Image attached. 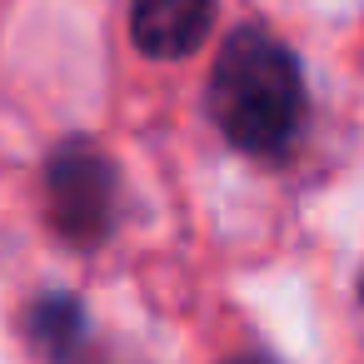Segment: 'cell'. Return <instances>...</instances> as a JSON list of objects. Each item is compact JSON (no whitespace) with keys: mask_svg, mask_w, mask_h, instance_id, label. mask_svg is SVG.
<instances>
[{"mask_svg":"<svg viewBox=\"0 0 364 364\" xmlns=\"http://www.w3.org/2000/svg\"><path fill=\"white\" fill-rule=\"evenodd\" d=\"M225 364H279L274 354H264V349H250V354H230Z\"/></svg>","mask_w":364,"mask_h":364,"instance_id":"cell-5","label":"cell"},{"mask_svg":"<svg viewBox=\"0 0 364 364\" xmlns=\"http://www.w3.org/2000/svg\"><path fill=\"white\" fill-rule=\"evenodd\" d=\"M120 210V175L110 155H100L90 140H65L46 165V215L55 235L75 250H95L115 235Z\"/></svg>","mask_w":364,"mask_h":364,"instance_id":"cell-2","label":"cell"},{"mask_svg":"<svg viewBox=\"0 0 364 364\" xmlns=\"http://www.w3.org/2000/svg\"><path fill=\"white\" fill-rule=\"evenodd\" d=\"M205 110L240 155H284L304 125V75L294 50L259 26L230 31L205 85Z\"/></svg>","mask_w":364,"mask_h":364,"instance_id":"cell-1","label":"cell"},{"mask_svg":"<svg viewBox=\"0 0 364 364\" xmlns=\"http://www.w3.org/2000/svg\"><path fill=\"white\" fill-rule=\"evenodd\" d=\"M359 299H364V269H359Z\"/></svg>","mask_w":364,"mask_h":364,"instance_id":"cell-6","label":"cell"},{"mask_svg":"<svg viewBox=\"0 0 364 364\" xmlns=\"http://www.w3.org/2000/svg\"><path fill=\"white\" fill-rule=\"evenodd\" d=\"M26 334L50 364H75L90 339V324H85V309L75 294H41L26 309Z\"/></svg>","mask_w":364,"mask_h":364,"instance_id":"cell-4","label":"cell"},{"mask_svg":"<svg viewBox=\"0 0 364 364\" xmlns=\"http://www.w3.org/2000/svg\"><path fill=\"white\" fill-rule=\"evenodd\" d=\"M215 11L220 0H135L130 36L150 60H185L215 31Z\"/></svg>","mask_w":364,"mask_h":364,"instance_id":"cell-3","label":"cell"}]
</instances>
